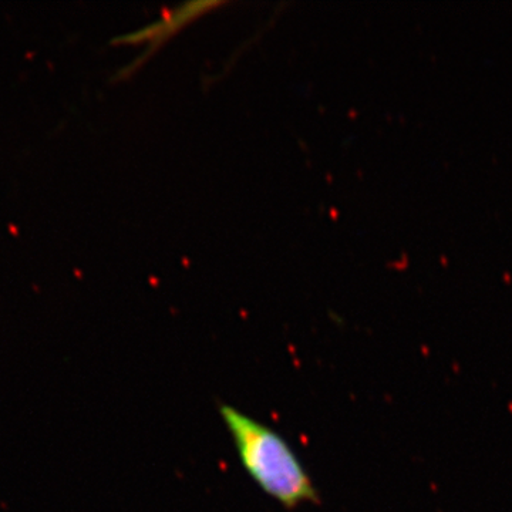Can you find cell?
<instances>
[{"instance_id": "cell-1", "label": "cell", "mask_w": 512, "mask_h": 512, "mask_svg": "<svg viewBox=\"0 0 512 512\" xmlns=\"http://www.w3.org/2000/svg\"><path fill=\"white\" fill-rule=\"evenodd\" d=\"M220 414L242 467L266 495L286 510L319 503L312 477L278 431L231 404H220Z\"/></svg>"}, {"instance_id": "cell-2", "label": "cell", "mask_w": 512, "mask_h": 512, "mask_svg": "<svg viewBox=\"0 0 512 512\" xmlns=\"http://www.w3.org/2000/svg\"><path fill=\"white\" fill-rule=\"evenodd\" d=\"M222 5L221 2H190L180 6V8L170 10L164 13L163 18L157 22L150 23L146 28L137 30V32L130 33L127 36H120L119 39L114 40L116 43H148L146 59L148 55L156 52L160 45L167 42L171 36L178 30L183 29L187 23L192 22L200 16L207 13V10L218 8Z\"/></svg>"}]
</instances>
